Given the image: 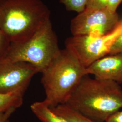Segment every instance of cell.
<instances>
[{
    "instance_id": "1",
    "label": "cell",
    "mask_w": 122,
    "mask_h": 122,
    "mask_svg": "<svg viewBox=\"0 0 122 122\" xmlns=\"http://www.w3.org/2000/svg\"><path fill=\"white\" fill-rule=\"evenodd\" d=\"M65 105L86 117L105 122L122 109V89L111 81L85 76Z\"/></svg>"
},
{
    "instance_id": "2",
    "label": "cell",
    "mask_w": 122,
    "mask_h": 122,
    "mask_svg": "<svg viewBox=\"0 0 122 122\" xmlns=\"http://www.w3.org/2000/svg\"><path fill=\"white\" fill-rule=\"evenodd\" d=\"M50 20L41 0H0V29L10 43L26 41Z\"/></svg>"
},
{
    "instance_id": "3",
    "label": "cell",
    "mask_w": 122,
    "mask_h": 122,
    "mask_svg": "<svg viewBox=\"0 0 122 122\" xmlns=\"http://www.w3.org/2000/svg\"><path fill=\"white\" fill-rule=\"evenodd\" d=\"M42 74L46 96L44 102L50 107L65 104L81 79L88 75L86 68L66 48L60 50Z\"/></svg>"
},
{
    "instance_id": "4",
    "label": "cell",
    "mask_w": 122,
    "mask_h": 122,
    "mask_svg": "<svg viewBox=\"0 0 122 122\" xmlns=\"http://www.w3.org/2000/svg\"><path fill=\"white\" fill-rule=\"evenodd\" d=\"M60 50L57 36L50 20L26 41L10 43L5 58L11 61L29 63L42 73Z\"/></svg>"
},
{
    "instance_id": "5",
    "label": "cell",
    "mask_w": 122,
    "mask_h": 122,
    "mask_svg": "<svg viewBox=\"0 0 122 122\" xmlns=\"http://www.w3.org/2000/svg\"><path fill=\"white\" fill-rule=\"evenodd\" d=\"M120 21L118 13L106 7L85 9L71 20L70 31L73 36H104L115 30Z\"/></svg>"
},
{
    "instance_id": "6",
    "label": "cell",
    "mask_w": 122,
    "mask_h": 122,
    "mask_svg": "<svg viewBox=\"0 0 122 122\" xmlns=\"http://www.w3.org/2000/svg\"><path fill=\"white\" fill-rule=\"evenodd\" d=\"M122 30V20H121L116 30L108 35L100 37L72 35L66 39L65 48L86 68L109 54L111 44Z\"/></svg>"
},
{
    "instance_id": "7",
    "label": "cell",
    "mask_w": 122,
    "mask_h": 122,
    "mask_svg": "<svg viewBox=\"0 0 122 122\" xmlns=\"http://www.w3.org/2000/svg\"><path fill=\"white\" fill-rule=\"evenodd\" d=\"M38 70L29 63L4 58L0 60V94L25 93Z\"/></svg>"
},
{
    "instance_id": "8",
    "label": "cell",
    "mask_w": 122,
    "mask_h": 122,
    "mask_svg": "<svg viewBox=\"0 0 122 122\" xmlns=\"http://www.w3.org/2000/svg\"><path fill=\"white\" fill-rule=\"evenodd\" d=\"M88 75L96 78L122 83V54H109L86 68Z\"/></svg>"
},
{
    "instance_id": "9",
    "label": "cell",
    "mask_w": 122,
    "mask_h": 122,
    "mask_svg": "<svg viewBox=\"0 0 122 122\" xmlns=\"http://www.w3.org/2000/svg\"><path fill=\"white\" fill-rule=\"evenodd\" d=\"M31 109L42 122H70L54 113L44 101L34 103L31 105Z\"/></svg>"
},
{
    "instance_id": "10",
    "label": "cell",
    "mask_w": 122,
    "mask_h": 122,
    "mask_svg": "<svg viewBox=\"0 0 122 122\" xmlns=\"http://www.w3.org/2000/svg\"><path fill=\"white\" fill-rule=\"evenodd\" d=\"M50 108L54 113L65 118L69 122H100L96 121L85 117L71 109L70 107L65 104L58 105L56 107Z\"/></svg>"
},
{
    "instance_id": "11",
    "label": "cell",
    "mask_w": 122,
    "mask_h": 122,
    "mask_svg": "<svg viewBox=\"0 0 122 122\" xmlns=\"http://www.w3.org/2000/svg\"><path fill=\"white\" fill-rule=\"evenodd\" d=\"M24 94L22 92L0 94V112L6 111L12 108L17 109L20 107L23 104Z\"/></svg>"
},
{
    "instance_id": "12",
    "label": "cell",
    "mask_w": 122,
    "mask_h": 122,
    "mask_svg": "<svg viewBox=\"0 0 122 122\" xmlns=\"http://www.w3.org/2000/svg\"><path fill=\"white\" fill-rule=\"evenodd\" d=\"M89 0H59L68 11L81 13L85 9Z\"/></svg>"
},
{
    "instance_id": "13",
    "label": "cell",
    "mask_w": 122,
    "mask_h": 122,
    "mask_svg": "<svg viewBox=\"0 0 122 122\" xmlns=\"http://www.w3.org/2000/svg\"><path fill=\"white\" fill-rule=\"evenodd\" d=\"M114 53L122 54V30L115 38L110 46L109 54Z\"/></svg>"
},
{
    "instance_id": "14",
    "label": "cell",
    "mask_w": 122,
    "mask_h": 122,
    "mask_svg": "<svg viewBox=\"0 0 122 122\" xmlns=\"http://www.w3.org/2000/svg\"><path fill=\"white\" fill-rule=\"evenodd\" d=\"M10 42L0 29V60L5 58Z\"/></svg>"
},
{
    "instance_id": "15",
    "label": "cell",
    "mask_w": 122,
    "mask_h": 122,
    "mask_svg": "<svg viewBox=\"0 0 122 122\" xmlns=\"http://www.w3.org/2000/svg\"><path fill=\"white\" fill-rule=\"evenodd\" d=\"M107 2L108 0H89L85 9L90 10L106 8Z\"/></svg>"
},
{
    "instance_id": "16",
    "label": "cell",
    "mask_w": 122,
    "mask_h": 122,
    "mask_svg": "<svg viewBox=\"0 0 122 122\" xmlns=\"http://www.w3.org/2000/svg\"><path fill=\"white\" fill-rule=\"evenodd\" d=\"M122 2V0H108L106 8L112 12H116Z\"/></svg>"
},
{
    "instance_id": "17",
    "label": "cell",
    "mask_w": 122,
    "mask_h": 122,
    "mask_svg": "<svg viewBox=\"0 0 122 122\" xmlns=\"http://www.w3.org/2000/svg\"><path fill=\"white\" fill-rule=\"evenodd\" d=\"M16 109L15 108H12L6 111L0 112V122H6L9 120V118Z\"/></svg>"
},
{
    "instance_id": "18",
    "label": "cell",
    "mask_w": 122,
    "mask_h": 122,
    "mask_svg": "<svg viewBox=\"0 0 122 122\" xmlns=\"http://www.w3.org/2000/svg\"><path fill=\"white\" fill-rule=\"evenodd\" d=\"M105 122H122V109L112 115Z\"/></svg>"
},
{
    "instance_id": "19",
    "label": "cell",
    "mask_w": 122,
    "mask_h": 122,
    "mask_svg": "<svg viewBox=\"0 0 122 122\" xmlns=\"http://www.w3.org/2000/svg\"><path fill=\"white\" fill-rule=\"evenodd\" d=\"M6 122H9V120H7V121Z\"/></svg>"
}]
</instances>
